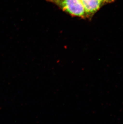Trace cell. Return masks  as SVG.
<instances>
[{"mask_svg":"<svg viewBox=\"0 0 123 124\" xmlns=\"http://www.w3.org/2000/svg\"><path fill=\"white\" fill-rule=\"evenodd\" d=\"M72 17L87 19L81 0H46Z\"/></svg>","mask_w":123,"mask_h":124,"instance_id":"obj_1","label":"cell"},{"mask_svg":"<svg viewBox=\"0 0 123 124\" xmlns=\"http://www.w3.org/2000/svg\"><path fill=\"white\" fill-rule=\"evenodd\" d=\"M87 19L91 21L95 14L103 6L114 2L115 0H81Z\"/></svg>","mask_w":123,"mask_h":124,"instance_id":"obj_2","label":"cell"}]
</instances>
